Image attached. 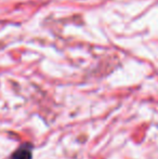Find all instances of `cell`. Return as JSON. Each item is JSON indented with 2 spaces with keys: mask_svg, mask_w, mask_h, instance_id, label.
<instances>
[{
  "mask_svg": "<svg viewBox=\"0 0 158 159\" xmlns=\"http://www.w3.org/2000/svg\"><path fill=\"white\" fill-rule=\"evenodd\" d=\"M32 158H33V145L29 144V143L22 144L10 157V159H32Z\"/></svg>",
  "mask_w": 158,
  "mask_h": 159,
  "instance_id": "cell-1",
  "label": "cell"
}]
</instances>
